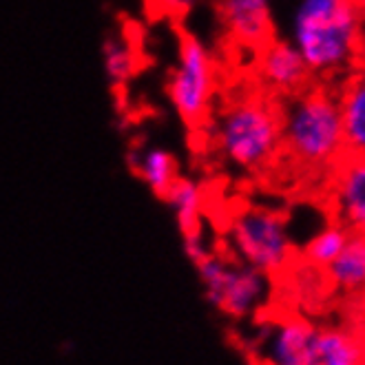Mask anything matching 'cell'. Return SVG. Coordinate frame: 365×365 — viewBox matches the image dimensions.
I'll return each instance as SVG.
<instances>
[{"mask_svg": "<svg viewBox=\"0 0 365 365\" xmlns=\"http://www.w3.org/2000/svg\"><path fill=\"white\" fill-rule=\"evenodd\" d=\"M228 244L235 259L268 277L284 272L294 259L284 215L266 206H244L235 212L228 222Z\"/></svg>", "mask_w": 365, "mask_h": 365, "instance_id": "277c9868", "label": "cell"}, {"mask_svg": "<svg viewBox=\"0 0 365 365\" xmlns=\"http://www.w3.org/2000/svg\"><path fill=\"white\" fill-rule=\"evenodd\" d=\"M182 248H184V255L188 257V262L192 266H197L202 259L212 252L210 246H208V240H206V232L204 228L202 230H195V232H186L182 235Z\"/></svg>", "mask_w": 365, "mask_h": 365, "instance_id": "ac0fdd59", "label": "cell"}, {"mask_svg": "<svg viewBox=\"0 0 365 365\" xmlns=\"http://www.w3.org/2000/svg\"><path fill=\"white\" fill-rule=\"evenodd\" d=\"M324 272L336 292L365 294V235L350 232L348 244Z\"/></svg>", "mask_w": 365, "mask_h": 365, "instance_id": "4fadbf2b", "label": "cell"}, {"mask_svg": "<svg viewBox=\"0 0 365 365\" xmlns=\"http://www.w3.org/2000/svg\"><path fill=\"white\" fill-rule=\"evenodd\" d=\"M255 73L262 91L284 100L317 82L306 67V62L290 40H268L262 49L255 51Z\"/></svg>", "mask_w": 365, "mask_h": 365, "instance_id": "ba28073f", "label": "cell"}, {"mask_svg": "<svg viewBox=\"0 0 365 365\" xmlns=\"http://www.w3.org/2000/svg\"><path fill=\"white\" fill-rule=\"evenodd\" d=\"M290 42L317 82L339 84L365 62L356 0H299Z\"/></svg>", "mask_w": 365, "mask_h": 365, "instance_id": "6da1fadb", "label": "cell"}, {"mask_svg": "<svg viewBox=\"0 0 365 365\" xmlns=\"http://www.w3.org/2000/svg\"><path fill=\"white\" fill-rule=\"evenodd\" d=\"M359 16H361V25H363V40H365V0H356Z\"/></svg>", "mask_w": 365, "mask_h": 365, "instance_id": "ffe728a7", "label": "cell"}, {"mask_svg": "<svg viewBox=\"0 0 365 365\" xmlns=\"http://www.w3.org/2000/svg\"><path fill=\"white\" fill-rule=\"evenodd\" d=\"M359 365H365V356H363V359L359 361Z\"/></svg>", "mask_w": 365, "mask_h": 365, "instance_id": "44dd1931", "label": "cell"}, {"mask_svg": "<svg viewBox=\"0 0 365 365\" xmlns=\"http://www.w3.org/2000/svg\"><path fill=\"white\" fill-rule=\"evenodd\" d=\"M224 34L240 49L257 51L274 38L270 0H215Z\"/></svg>", "mask_w": 365, "mask_h": 365, "instance_id": "9c48e42d", "label": "cell"}, {"mask_svg": "<svg viewBox=\"0 0 365 365\" xmlns=\"http://www.w3.org/2000/svg\"><path fill=\"white\" fill-rule=\"evenodd\" d=\"M324 184L332 222L365 235V155L346 153L332 166Z\"/></svg>", "mask_w": 365, "mask_h": 365, "instance_id": "52a82bcc", "label": "cell"}, {"mask_svg": "<svg viewBox=\"0 0 365 365\" xmlns=\"http://www.w3.org/2000/svg\"><path fill=\"white\" fill-rule=\"evenodd\" d=\"M336 89L339 111L343 124L346 153L365 155V62L346 76Z\"/></svg>", "mask_w": 365, "mask_h": 365, "instance_id": "8fae6325", "label": "cell"}, {"mask_svg": "<svg viewBox=\"0 0 365 365\" xmlns=\"http://www.w3.org/2000/svg\"><path fill=\"white\" fill-rule=\"evenodd\" d=\"M195 268L206 302L232 319L257 312L270 294V277L240 259L210 252Z\"/></svg>", "mask_w": 365, "mask_h": 365, "instance_id": "8992f818", "label": "cell"}, {"mask_svg": "<svg viewBox=\"0 0 365 365\" xmlns=\"http://www.w3.org/2000/svg\"><path fill=\"white\" fill-rule=\"evenodd\" d=\"M282 109V155L302 173L324 178L346 155L343 124L334 84L312 82L290 98Z\"/></svg>", "mask_w": 365, "mask_h": 365, "instance_id": "7a4b0ae2", "label": "cell"}, {"mask_svg": "<svg viewBox=\"0 0 365 365\" xmlns=\"http://www.w3.org/2000/svg\"><path fill=\"white\" fill-rule=\"evenodd\" d=\"M365 356V339L346 328H317L310 365H359Z\"/></svg>", "mask_w": 365, "mask_h": 365, "instance_id": "7c38bea8", "label": "cell"}, {"mask_svg": "<svg viewBox=\"0 0 365 365\" xmlns=\"http://www.w3.org/2000/svg\"><path fill=\"white\" fill-rule=\"evenodd\" d=\"M317 326L304 317H284L270 326L259 343L264 365H310Z\"/></svg>", "mask_w": 365, "mask_h": 365, "instance_id": "30bf717a", "label": "cell"}, {"mask_svg": "<svg viewBox=\"0 0 365 365\" xmlns=\"http://www.w3.org/2000/svg\"><path fill=\"white\" fill-rule=\"evenodd\" d=\"M164 202L173 210L182 235L204 228V190L197 182L180 175L164 195Z\"/></svg>", "mask_w": 365, "mask_h": 365, "instance_id": "9a60e30c", "label": "cell"}, {"mask_svg": "<svg viewBox=\"0 0 365 365\" xmlns=\"http://www.w3.org/2000/svg\"><path fill=\"white\" fill-rule=\"evenodd\" d=\"M131 162H133L135 175L162 200L168 192V188L180 178V164L175 155L162 146L140 148L138 155H133Z\"/></svg>", "mask_w": 365, "mask_h": 365, "instance_id": "5bb4252c", "label": "cell"}, {"mask_svg": "<svg viewBox=\"0 0 365 365\" xmlns=\"http://www.w3.org/2000/svg\"><path fill=\"white\" fill-rule=\"evenodd\" d=\"M348 240H350V230L343 228L336 222H332L324 230H319L314 235V237L306 244L302 255H304V259H306L308 266L326 270L339 257L343 246L348 244Z\"/></svg>", "mask_w": 365, "mask_h": 365, "instance_id": "2e32d148", "label": "cell"}, {"mask_svg": "<svg viewBox=\"0 0 365 365\" xmlns=\"http://www.w3.org/2000/svg\"><path fill=\"white\" fill-rule=\"evenodd\" d=\"M212 142L222 160L242 173H264L282 158V109L266 91L232 98L212 122Z\"/></svg>", "mask_w": 365, "mask_h": 365, "instance_id": "3957f363", "label": "cell"}, {"mask_svg": "<svg viewBox=\"0 0 365 365\" xmlns=\"http://www.w3.org/2000/svg\"><path fill=\"white\" fill-rule=\"evenodd\" d=\"M164 3L173 11H186V9H190L192 5H195L197 0H164Z\"/></svg>", "mask_w": 365, "mask_h": 365, "instance_id": "d6986e66", "label": "cell"}, {"mask_svg": "<svg viewBox=\"0 0 365 365\" xmlns=\"http://www.w3.org/2000/svg\"><path fill=\"white\" fill-rule=\"evenodd\" d=\"M104 69H106V76H109L111 84H115V87L126 84L135 73L133 49L128 47L124 40H118V38L106 40L104 42Z\"/></svg>", "mask_w": 365, "mask_h": 365, "instance_id": "e0dca14e", "label": "cell"}, {"mask_svg": "<svg viewBox=\"0 0 365 365\" xmlns=\"http://www.w3.org/2000/svg\"><path fill=\"white\" fill-rule=\"evenodd\" d=\"M215 89L217 69L212 53L197 36L182 34L178 64L168 78L166 93L184 124L200 128L208 122Z\"/></svg>", "mask_w": 365, "mask_h": 365, "instance_id": "5b68a950", "label": "cell"}]
</instances>
